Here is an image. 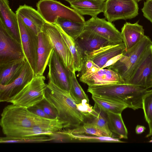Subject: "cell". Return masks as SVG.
I'll return each instance as SVG.
<instances>
[{"label": "cell", "mask_w": 152, "mask_h": 152, "mask_svg": "<svg viewBox=\"0 0 152 152\" xmlns=\"http://www.w3.org/2000/svg\"><path fill=\"white\" fill-rule=\"evenodd\" d=\"M47 86L45 98L55 110L59 119L68 123L70 127H77L84 122L86 118L69 92L50 81Z\"/></svg>", "instance_id": "cell-1"}, {"label": "cell", "mask_w": 152, "mask_h": 152, "mask_svg": "<svg viewBox=\"0 0 152 152\" xmlns=\"http://www.w3.org/2000/svg\"><path fill=\"white\" fill-rule=\"evenodd\" d=\"M147 90L126 83L88 86L87 91L92 95L121 102L135 110L142 108V97Z\"/></svg>", "instance_id": "cell-2"}, {"label": "cell", "mask_w": 152, "mask_h": 152, "mask_svg": "<svg viewBox=\"0 0 152 152\" xmlns=\"http://www.w3.org/2000/svg\"><path fill=\"white\" fill-rule=\"evenodd\" d=\"M53 119L40 117L27 108L12 104L4 108L0 124L4 133L12 130L30 128L49 123Z\"/></svg>", "instance_id": "cell-3"}, {"label": "cell", "mask_w": 152, "mask_h": 152, "mask_svg": "<svg viewBox=\"0 0 152 152\" xmlns=\"http://www.w3.org/2000/svg\"><path fill=\"white\" fill-rule=\"evenodd\" d=\"M151 44L152 41L150 39L145 35L135 45L129 49L125 50L119 59L107 68L117 72L126 82L147 48Z\"/></svg>", "instance_id": "cell-4"}, {"label": "cell", "mask_w": 152, "mask_h": 152, "mask_svg": "<svg viewBox=\"0 0 152 152\" xmlns=\"http://www.w3.org/2000/svg\"><path fill=\"white\" fill-rule=\"evenodd\" d=\"M38 11L46 22L55 24L58 18L84 23V18L72 8L56 0H39L36 4Z\"/></svg>", "instance_id": "cell-5"}, {"label": "cell", "mask_w": 152, "mask_h": 152, "mask_svg": "<svg viewBox=\"0 0 152 152\" xmlns=\"http://www.w3.org/2000/svg\"><path fill=\"white\" fill-rule=\"evenodd\" d=\"M45 77L37 75L34 77L23 88L8 102L27 108L39 103L45 98L47 84Z\"/></svg>", "instance_id": "cell-6"}, {"label": "cell", "mask_w": 152, "mask_h": 152, "mask_svg": "<svg viewBox=\"0 0 152 152\" xmlns=\"http://www.w3.org/2000/svg\"><path fill=\"white\" fill-rule=\"evenodd\" d=\"M138 10L135 0H106L103 12L107 20L112 23L134 18L138 15Z\"/></svg>", "instance_id": "cell-7"}, {"label": "cell", "mask_w": 152, "mask_h": 152, "mask_svg": "<svg viewBox=\"0 0 152 152\" xmlns=\"http://www.w3.org/2000/svg\"><path fill=\"white\" fill-rule=\"evenodd\" d=\"M68 123L57 118L51 121L32 127L10 130L3 134L5 137L11 138H21L47 135L56 137V132L69 128Z\"/></svg>", "instance_id": "cell-8"}, {"label": "cell", "mask_w": 152, "mask_h": 152, "mask_svg": "<svg viewBox=\"0 0 152 152\" xmlns=\"http://www.w3.org/2000/svg\"><path fill=\"white\" fill-rule=\"evenodd\" d=\"M126 83L146 89L152 87V44L147 48Z\"/></svg>", "instance_id": "cell-9"}, {"label": "cell", "mask_w": 152, "mask_h": 152, "mask_svg": "<svg viewBox=\"0 0 152 152\" xmlns=\"http://www.w3.org/2000/svg\"><path fill=\"white\" fill-rule=\"evenodd\" d=\"M42 31L48 38L66 67L71 72L75 70L72 56L58 26L46 22L43 26Z\"/></svg>", "instance_id": "cell-10"}, {"label": "cell", "mask_w": 152, "mask_h": 152, "mask_svg": "<svg viewBox=\"0 0 152 152\" xmlns=\"http://www.w3.org/2000/svg\"><path fill=\"white\" fill-rule=\"evenodd\" d=\"M20 43L25 58L36 75L37 59L38 36L17 15Z\"/></svg>", "instance_id": "cell-11"}, {"label": "cell", "mask_w": 152, "mask_h": 152, "mask_svg": "<svg viewBox=\"0 0 152 152\" xmlns=\"http://www.w3.org/2000/svg\"><path fill=\"white\" fill-rule=\"evenodd\" d=\"M49 81L69 93L71 88V72L64 65L58 54L53 49L48 65Z\"/></svg>", "instance_id": "cell-12"}, {"label": "cell", "mask_w": 152, "mask_h": 152, "mask_svg": "<svg viewBox=\"0 0 152 152\" xmlns=\"http://www.w3.org/2000/svg\"><path fill=\"white\" fill-rule=\"evenodd\" d=\"M24 58L21 43L10 34L0 22V64Z\"/></svg>", "instance_id": "cell-13"}, {"label": "cell", "mask_w": 152, "mask_h": 152, "mask_svg": "<svg viewBox=\"0 0 152 152\" xmlns=\"http://www.w3.org/2000/svg\"><path fill=\"white\" fill-rule=\"evenodd\" d=\"M84 30L92 32L107 40L116 44L123 42L121 33L115 26L105 19L91 17L84 23Z\"/></svg>", "instance_id": "cell-14"}, {"label": "cell", "mask_w": 152, "mask_h": 152, "mask_svg": "<svg viewBox=\"0 0 152 152\" xmlns=\"http://www.w3.org/2000/svg\"><path fill=\"white\" fill-rule=\"evenodd\" d=\"M34 76L33 70L26 61L19 77L7 85H0V102H7L18 94Z\"/></svg>", "instance_id": "cell-15"}, {"label": "cell", "mask_w": 152, "mask_h": 152, "mask_svg": "<svg viewBox=\"0 0 152 152\" xmlns=\"http://www.w3.org/2000/svg\"><path fill=\"white\" fill-rule=\"evenodd\" d=\"M74 39L79 47L84 58L88 54L102 47L118 44L111 42L92 32L86 30H84Z\"/></svg>", "instance_id": "cell-16"}, {"label": "cell", "mask_w": 152, "mask_h": 152, "mask_svg": "<svg viewBox=\"0 0 152 152\" xmlns=\"http://www.w3.org/2000/svg\"><path fill=\"white\" fill-rule=\"evenodd\" d=\"M79 79L90 86L126 83L117 72L108 68L100 69L87 76L80 77Z\"/></svg>", "instance_id": "cell-17"}, {"label": "cell", "mask_w": 152, "mask_h": 152, "mask_svg": "<svg viewBox=\"0 0 152 152\" xmlns=\"http://www.w3.org/2000/svg\"><path fill=\"white\" fill-rule=\"evenodd\" d=\"M125 50L123 42L118 44L108 45L88 54L84 57V61L90 59L95 66L100 69H103L108 61L122 54Z\"/></svg>", "instance_id": "cell-18"}, {"label": "cell", "mask_w": 152, "mask_h": 152, "mask_svg": "<svg viewBox=\"0 0 152 152\" xmlns=\"http://www.w3.org/2000/svg\"><path fill=\"white\" fill-rule=\"evenodd\" d=\"M0 22L10 34L20 42L17 15L10 8L8 0H0Z\"/></svg>", "instance_id": "cell-19"}, {"label": "cell", "mask_w": 152, "mask_h": 152, "mask_svg": "<svg viewBox=\"0 0 152 152\" xmlns=\"http://www.w3.org/2000/svg\"><path fill=\"white\" fill-rule=\"evenodd\" d=\"M15 12L25 24L37 36L42 32L46 21L37 10L24 4L20 5Z\"/></svg>", "instance_id": "cell-20"}, {"label": "cell", "mask_w": 152, "mask_h": 152, "mask_svg": "<svg viewBox=\"0 0 152 152\" xmlns=\"http://www.w3.org/2000/svg\"><path fill=\"white\" fill-rule=\"evenodd\" d=\"M37 36L38 43L36 75H42L48 65L53 48L43 31Z\"/></svg>", "instance_id": "cell-21"}, {"label": "cell", "mask_w": 152, "mask_h": 152, "mask_svg": "<svg viewBox=\"0 0 152 152\" xmlns=\"http://www.w3.org/2000/svg\"><path fill=\"white\" fill-rule=\"evenodd\" d=\"M25 58L0 64V85H7L13 82L21 73Z\"/></svg>", "instance_id": "cell-22"}, {"label": "cell", "mask_w": 152, "mask_h": 152, "mask_svg": "<svg viewBox=\"0 0 152 152\" xmlns=\"http://www.w3.org/2000/svg\"><path fill=\"white\" fill-rule=\"evenodd\" d=\"M138 22V21L134 23L126 22L121 28L123 42L126 50L135 45L145 35L143 26Z\"/></svg>", "instance_id": "cell-23"}, {"label": "cell", "mask_w": 152, "mask_h": 152, "mask_svg": "<svg viewBox=\"0 0 152 152\" xmlns=\"http://www.w3.org/2000/svg\"><path fill=\"white\" fill-rule=\"evenodd\" d=\"M104 2L98 0H77L69 4L71 7L82 15L97 17L103 12Z\"/></svg>", "instance_id": "cell-24"}, {"label": "cell", "mask_w": 152, "mask_h": 152, "mask_svg": "<svg viewBox=\"0 0 152 152\" xmlns=\"http://www.w3.org/2000/svg\"><path fill=\"white\" fill-rule=\"evenodd\" d=\"M92 98L95 102V105L105 113L121 114L124 109L128 108L126 104L118 101L92 95Z\"/></svg>", "instance_id": "cell-25"}, {"label": "cell", "mask_w": 152, "mask_h": 152, "mask_svg": "<svg viewBox=\"0 0 152 152\" xmlns=\"http://www.w3.org/2000/svg\"><path fill=\"white\" fill-rule=\"evenodd\" d=\"M57 25L61 34L66 43L72 56L75 71L80 72L83 64L84 56L75 40L68 36L59 26Z\"/></svg>", "instance_id": "cell-26"}, {"label": "cell", "mask_w": 152, "mask_h": 152, "mask_svg": "<svg viewBox=\"0 0 152 152\" xmlns=\"http://www.w3.org/2000/svg\"><path fill=\"white\" fill-rule=\"evenodd\" d=\"M109 127L110 131L118 138H128V131L121 114L106 113Z\"/></svg>", "instance_id": "cell-27"}, {"label": "cell", "mask_w": 152, "mask_h": 152, "mask_svg": "<svg viewBox=\"0 0 152 152\" xmlns=\"http://www.w3.org/2000/svg\"><path fill=\"white\" fill-rule=\"evenodd\" d=\"M59 26L68 36L75 39L83 31L84 23H80L69 19L58 18L55 23Z\"/></svg>", "instance_id": "cell-28"}, {"label": "cell", "mask_w": 152, "mask_h": 152, "mask_svg": "<svg viewBox=\"0 0 152 152\" xmlns=\"http://www.w3.org/2000/svg\"><path fill=\"white\" fill-rule=\"evenodd\" d=\"M71 139L72 142H123L119 139L108 136H100L83 134H73L67 129L62 130Z\"/></svg>", "instance_id": "cell-29"}, {"label": "cell", "mask_w": 152, "mask_h": 152, "mask_svg": "<svg viewBox=\"0 0 152 152\" xmlns=\"http://www.w3.org/2000/svg\"><path fill=\"white\" fill-rule=\"evenodd\" d=\"M75 71L71 72V88L69 93L77 104L84 100L89 102L88 98L78 83L76 78Z\"/></svg>", "instance_id": "cell-30"}, {"label": "cell", "mask_w": 152, "mask_h": 152, "mask_svg": "<svg viewBox=\"0 0 152 152\" xmlns=\"http://www.w3.org/2000/svg\"><path fill=\"white\" fill-rule=\"evenodd\" d=\"M56 137L47 135L21 138H11L5 137L0 139L1 143H39L56 140Z\"/></svg>", "instance_id": "cell-31"}, {"label": "cell", "mask_w": 152, "mask_h": 152, "mask_svg": "<svg viewBox=\"0 0 152 152\" xmlns=\"http://www.w3.org/2000/svg\"><path fill=\"white\" fill-rule=\"evenodd\" d=\"M67 130L73 134L108 136L105 133L96 128L92 122H85L82 125H80L74 129H68Z\"/></svg>", "instance_id": "cell-32"}, {"label": "cell", "mask_w": 152, "mask_h": 152, "mask_svg": "<svg viewBox=\"0 0 152 152\" xmlns=\"http://www.w3.org/2000/svg\"><path fill=\"white\" fill-rule=\"evenodd\" d=\"M149 126L152 125V89L147 90L142 98V108Z\"/></svg>", "instance_id": "cell-33"}, {"label": "cell", "mask_w": 152, "mask_h": 152, "mask_svg": "<svg viewBox=\"0 0 152 152\" xmlns=\"http://www.w3.org/2000/svg\"><path fill=\"white\" fill-rule=\"evenodd\" d=\"M97 111V115L92 122L96 128L105 133L108 136L114 137L113 133L110 129L107 117L101 112Z\"/></svg>", "instance_id": "cell-34"}, {"label": "cell", "mask_w": 152, "mask_h": 152, "mask_svg": "<svg viewBox=\"0 0 152 152\" xmlns=\"http://www.w3.org/2000/svg\"><path fill=\"white\" fill-rule=\"evenodd\" d=\"M88 103L87 101L84 100L81 103L77 104V106L79 110L85 115L86 118H94L97 115V111L94 108L93 109Z\"/></svg>", "instance_id": "cell-35"}, {"label": "cell", "mask_w": 152, "mask_h": 152, "mask_svg": "<svg viewBox=\"0 0 152 152\" xmlns=\"http://www.w3.org/2000/svg\"><path fill=\"white\" fill-rule=\"evenodd\" d=\"M38 104L50 119H54L58 118L56 111L45 98Z\"/></svg>", "instance_id": "cell-36"}, {"label": "cell", "mask_w": 152, "mask_h": 152, "mask_svg": "<svg viewBox=\"0 0 152 152\" xmlns=\"http://www.w3.org/2000/svg\"><path fill=\"white\" fill-rule=\"evenodd\" d=\"M144 16L152 23V0H146L141 9Z\"/></svg>", "instance_id": "cell-37"}, {"label": "cell", "mask_w": 152, "mask_h": 152, "mask_svg": "<svg viewBox=\"0 0 152 152\" xmlns=\"http://www.w3.org/2000/svg\"><path fill=\"white\" fill-rule=\"evenodd\" d=\"M27 108L30 112L40 117L51 119L46 114L42 108L38 104Z\"/></svg>", "instance_id": "cell-38"}, {"label": "cell", "mask_w": 152, "mask_h": 152, "mask_svg": "<svg viewBox=\"0 0 152 152\" xmlns=\"http://www.w3.org/2000/svg\"><path fill=\"white\" fill-rule=\"evenodd\" d=\"M94 65L93 62L90 59H87L85 60L84 61L82 69L80 72V76L86 73L92 68Z\"/></svg>", "instance_id": "cell-39"}, {"label": "cell", "mask_w": 152, "mask_h": 152, "mask_svg": "<svg viewBox=\"0 0 152 152\" xmlns=\"http://www.w3.org/2000/svg\"><path fill=\"white\" fill-rule=\"evenodd\" d=\"M146 129L144 126L139 125H137L135 128V132L137 134H140L143 133Z\"/></svg>", "instance_id": "cell-40"}, {"label": "cell", "mask_w": 152, "mask_h": 152, "mask_svg": "<svg viewBox=\"0 0 152 152\" xmlns=\"http://www.w3.org/2000/svg\"><path fill=\"white\" fill-rule=\"evenodd\" d=\"M149 132L146 135V137H148L152 135V125L149 126Z\"/></svg>", "instance_id": "cell-41"}, {"label": "cell", "mask_w": 152, "mask_h": 152, "mask_svg": "<svg viewBox=\"0 0 152 152\" xmlns=\"http://www.w3.org/2000/svg\"><path fill=\"white\" fill-rule=\"evenodd\" d=\"M67 2H68V3H69V4L72 2L74 1L77 0H64Z\"/></svg>", "instance_id": "cell-42"}, {"label": "cell", "mask_w": 152, "mask_h": 152, "mask_svg": "<svg viewBox=\"0 0 152 152\" xmlns=\"http://www.w3.org/2000/svg\"><path fill=\"white\" fill-rule=\"evenodd\" d=\"M149 142H152V137L151 138V139L148 141Z\"/></svg>", "instance_id": "cell-43"}, {"label": "cell", "mask_w": 152, "mask_h": 152, "mask_svg": "<svg viewBox=\"0 0 152 152\" xmlns=\"http://www.w3.org/2000/svg\"><path fill=\"white\" fill-rule=\"evenodd\" d=\"M99 0V1H102L105 2L106 0Z\"/></svg>", "instance_id": "cell-44"}, {"label": "cell", "mask_w": 152, "mask_h": 152, "mask_svg": "<svg viewBox=\"0 0 152 152\" xmlns=\"http://www.w3.org/2000/svg\"><path fill=\"white\" fill-rule=\"evenodd\" d=\"M137 2H139L142 0H135Z\"/></svg>", "instance_id": "cell-45"}]
</instances>
